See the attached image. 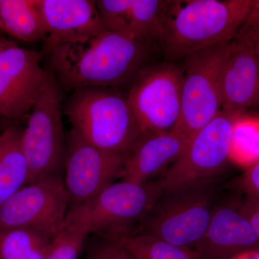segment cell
Listing matches in <instances>:
<instances>
[{"label": "cell", "mask_w": 259, "mask_h": 259, "mask_svg": "<svg viewBox=\"0 0 259 259\" xmlns=\"http://www.w3.org/2000/svg\"><path fill=\"white\" fill-rule=\"evenodd\" d=\"M114 241L123 245L134 259H196L192 250L148 235H125Z\"/></svg>", "instance_id": "obj_22"}, {"label": "cell", "mask_w": 259, "mask_h": 259, "mask_svg": "<svg viewBox=\"0 0 259 259\" xmlns=\"http://www.w3.org/2000/svg\"><path fill=\"white\" fill-rule=\"evenodd\" d=\"M63 180L69 208L90 200L123 176L126 154L110 152L89 144L71 129L66 136Z\"/></svg>", "instance_id": "obj_11"}, {"label": "cell", "mask_w": 259, "mask_h": 259, "mask_svg": "<svg viewBox=\"0 0 259 259\" xmlns=\"http://www.w3.org/2000/svg\"><path fill=\"white\" fill-rule=\"evenodd\" d=\"M52 239L32 230L0 227V259H46Z\"/></svg>", "instance_id": "obj_20"}, {"label": "cell", "mask_w": 259, "mask_h": 259, "mask_svg": "<svg viewBox=\"0 0 259 259\" xmlns=\"http://www.w3.org/2000/svg\"><path fill=\"white\" fill-rule=\"evenodd\" d=\"M86 259H134L118 241L104 239L90 250Z\"/></svg>", "instance_id": "obj_24"}, {"label": "cell", "mask_w": 259, "mask_h": 259, "mask_svg": "<svg viewBox=\"0 0 259 259\" xmlns=\"http://www.w3.org/2000/svg\"><path fill=\"white\" fill-rule=\"evenodd\" d=\"M240 30L249 39L253 50L259 59V25L243 24Z\"/></svg>", "instance_id": "obj_27"}, {"label": "cell", "mask_w": 259, "mask_h": 259, "mask_svg": "<svg viewBox=\"0 0 259 259\" xmlns=\"http://www.w3.org/2000/svg\"><path fill=\"white\" fill-rule=\"evenodd\" d=\"M237 184L245 194H251L259 198V161L246 168Z\"/></svg>", "instance_id": "obj_25"}, {"label": "cell", "mask_w": 259, "mask_h": 259, "mask_svg": "<svg viewBox=\"0 0 259 259\" xmlns=\"http://www.w3.org/2000/svg\"><path fill=\"white\" fill-rule=\"evenodd\" d=\"M182 66H146L131 83L127 97L142 134L175 131L182 111Z\"/></svg>", "instance_id": "obj_8"}, {"label": "cell", "mask_w": 259, "mask_h": 259, "mask_svg": "<svg viewBox=\"0 0 259 259\" xmlns=\"http://www.w3.org/2000/svg\"><path fill=\"white\" fill-rule=\"evenodd\" d=\"M190 141L176 131L142 134L126 154L122 178L139 184L153 182L182 156Z\"/></svg>", "instance_id": "obj_17"}, {"label": "cell", "mask_w": 259, "mask_h": 259, "mask_svg": "<svg viewBox=\"0 0 259 259\" xmlns=\"http://www.w3.org/2000/svg\"><path fill=\"white\" fill-rule=\"evenodd\" d=\"M244 24L246 25H259V0H253L251 9Z\"/></svg>", "instance_id": "obj_28"}, {"label": "cell", "mask_w": 259, "mask_h": 259, "mask_svg": "<svg viewBox=\"0 0 259 259\" xmlns=\"http://www.w3.org/2000/svg\"><path fill=\"white\" fill-rule=\"evenodd\" d=\"M23 131L15 121L0 133V207L30 182V170L22 147Z\"/></svg>", "instance_id": "obj_18"}, {"label": "cell", "mask_w": 259, "mask_h": 259, "mask_svg": "<svg viewBox=\"0 0 259 259\" xmlns=\"http://www.w3.org/2000/svg\"><path fill=\"white\" fill-rule=\"evenodd\" d=\"M69 199L62 176L30 182L0 207V227L25 228L54 238L64 226Z\"/></svg>", "instance_id": "obj_10"}, {"label": "cell", "mask_w": 259, "mask_h": 259, "mask_svg": "<svg viewBox=\"0 0 259 259\" xmlns=\"http://www.w3.org/2000/svg\"><path fill=\"white\" fill-rule=\"evenodd\" d=\"M0 31L26 42L47 38L38 0H0Z\"/></svg>", "instance_id": "obj_19"}, {"label": "cell", "mask_w": 259, "mask_h": 259, "mask_svg": "<svg viewBox=\"0 0 259 259\" xmlns=\"http://www.w3.org/2000/svg\"><path fill=\"white\" fill-rule=\"evenodd\" d=\"M231 259H259V249L245 250Z\"/></svg>", "instance_id": "obj_29"}, {"label": "cell", "mask_w": 259, "mask_h": 259, "mask_svg": "<svg viewBox=\"0 0 259 259\" xmlns=\"http://www.w3.org/2000/svg\"><path fill=\"white\" fill-rule=\"evenodd\" d=\"M180 1L98 0L105 28L148 44H160Z\"/></svg>", "instance_id": "obj_13"}, {"label": "cell", "mask_w": 259, "mask_h": 259, "mask_svg": "<svg viewBox=\"0 0 259 259\" xmlns=\"http://www.w3.org/2000/svg\"><path fill=\"white\" fill-rule=\"evenodd\" d=\"M49 72L22 134V147L30 170V182L62 176L64 171L66 141L62 120L63 90L54 74Z\"/></svg>", "instance_id": "obj_6"}, {"label": "cell", "mask_w": 259, "mask_h": 259, "mask_svg": "<svg viewBox=\"0 0 259 259\" xmlns=\"http://www.w3.org/2000/svg\"><path fill=\"white\" fill-rule=\"evenodd\" d=\"M259 249L253 227L241 208V199L216 204L208 228L194 250L196 259H231Z\"/></svg>", "instance_id": "obj_14"}, {"label": "cell", "mask_w": 259, "mask_h": 259, "mask_svg": "<svg viewBox=\"0 0 259 259\" xmlns=\"http://www.w3.org/2000/svg\"><path fill=\"white\" fill-rule=\"evenodd\" d=\"M231 161L245 168L259 161V117L241 114L235 122Z\"/></svg>", "instance_id": "obj_21"}, {"label": "cell", "mask_w": 259, "mask_h": 259, "mask_svg": "<svg viewBox=\"0 0 259 259\" xmlns=\"http://www.w3.org/2000/svg\"><path fill=\"white\" fill-rule=\"evenodd\" d=\"M241 114L222 109L194 135L182 156L157 180L163 192L212 179L219 173L231 161L233 127Z\"/></svg>", "instance_id": "obj_9"}, {"label": "cell", "mask_w": 259, "mask_h": 259, "mask_svg": "<svg viewBox=\"0 0 259 259\" xmlns=\"http://www.w3.org/2000/svg\"><path fill=\"white\" fill-rule=\"evenodd\" d=\"M63 110L83 140L110 152L126 154L142 136L127 95L118 88L77 89Z\"/></svg>", "instance_id": "obj_2"}, {"label": "cell", "mask_w": 259, "mask_h": 259, "mask_svg": "<svg viewBox=\"0 0 259 259\" xmlns=\"http://www.w3.org/2000/svg\"><path fill=\"white\" fill-rule=\"evenodd\" d=\"M223 110L243 113L259 108V59L239 30L230 41L222 76Z\"/></svg>", "instance_id": "obj_16"}, {"label": "cell", "mask_w": 259, "mask_h": 259, "mask_svg": "<svg viewBox=\"0 0 259 259\" xmlns=\"http://www.w3.org/2000/svg\"><path fill=\"white\" fill-rule=\"evenodd\" d=\"M88 236L82 230L64 224L53 238L46 259H77Z\"/></svg>", "instance_id": "obj_23"}, {"label": "cell", "mask_w": 259, "mask_h": 259, "mask_svg": "<svg viewBox=\"0 0 259 259\" xmlns=\"http://www.w3.org/2000/svg\"><path fill=\"white\" fill-rule=\"evenodd\" d=\"M214 179L165 192L130 234H145L194 252L215 208Z\"/></svg>", "instance_id": "obj_4"}, {"label": "cell", "mask_w": 259, "mask_h": 259, "mask_svg": "<svg viewBox=\"0 0 259 259\" xmlns=\"http://www.w3.org/2000/svg\"><path fill=\"white\" fill-rule=\"evenodd\" d=\"M241 208L253 227L259 241V198L251 194H245L241 199Z\"/></svg>", "instance_id": "obj_26"}, {"label": "cell", "mask_w": 259, "mask_h": 259, "mask_svg": "<svg viewBox=\"0 0 259 259\" xmlns=\"http://www.w3.org/2000/svg\"><path fill=\"white\" fill-rule=\"evenodd\" d=\"M153 45L105 31L54 48L47 55L50 72L62 90L118 88L132 83L148 66Z\"/></svg>", "instance_id": "obj_1"}, {"label": "cell", "mask_w": 259, "mask_h": 259, "mask_svg": "<svg viewBox=\"0 0 259 259\" xmlns=\"http://www.w3.org/2000/svg\"><path fill=\"white\" fill-rule=\"evenodd\" d=\"M44 56L12 40L0 50V116L12 121L28 117L49 77Z\"/></svg>", "instance_id": "obj_12"}, {"label": "cell", "mask_w": 259, "mask_h": 259, "mask_svg": "<svg viewBox=\"0 0 259 259\" xmlns=\"http://www.w3.org/2000/svg\"><path fill=\"white\" fill-rule=\"evenodd\" d=\"M1 32V31H0ZM10 41V40L8 39L5 38V37L2 36L1 34H0V50L3 49V47L8 44V42Z\"/></svg>", "instance_id": "obj_31"}, {"label": "cell", "mask_w": 259, "mask_h": 259, "mask_svg": "<svg viewBox=\"0 0 259 259\" xmlns=\"http://www.w3.org/2000/svg\"><path fill=\"white\" fill-rule=\"evenodd\" d=\"M230 41L206 48L184 59L182 111L175 131L189 139L222 110V76Z\"/></svg>", "instance_id": "obj_7"}, {"label": "cell", "mask_w": 259, "mask_h": 259, "mask_svg": "<svg viewBox=\"0 0 259 259\" xmlns=\"http://www.w3.org/2000/svg\"><path fill=\"white\" fill-rule=\"evenodd\" d=\"M48 30L42 52L47 55L66 42L84 40L105 31L97 1L38 0Z\"/></svg>", "instance_id": "obj_15"}, {"label": "cell", "mask_w": 259, "mask_h": 259, "mask_svg": "<svg viewBox=\"0 0 259 259\" xmlns=\"http://www.w3.org/2000/svg\"><path fill=\"white\" fill-rule=\"evenodd\" d=\"M13 122L14 121L8 120V119L0 116V133L3 132L5 128H7L8 126L11 125Z\"/></svg>", "instance_id": "obj_30"}, {"label": "cell", "mask_w": 259, "mask_h": 259, "mask_svg": "<svg viewBox=\"0 0 259 259\" xmlns=\"http://www.w3.org/2000/svg\"><path fill=\"white\" fill-rule=\"evenodd\" d=\"M253 0L181 1L159 45L170 62L230 41L244 24Z\"/></svg>", "instance_id": "obj_3"}, {"label": "cell", "mask_w": 259, "mask_h": 259, "mask_svg": "<svg viewBox=\"0 0 259 259\" xmlns=\"http://www.w3.org/2000/svg\"><path fill=\"white\" fill-rule=\"evenodd\" d=\"M163 190L158 180L114 182L90 200L70 207L64 224L88 235L116 240L128 235L148 214Z\"/></svg>", "instance_id": "obj_5"}]
</instances>
